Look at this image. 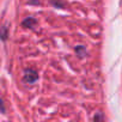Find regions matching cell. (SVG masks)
<instances>
[{
    "label": "cell",
    "instance_id": "1",
    "mask_svg": "<svg viewBox=\"0 0 122 122\" xmlns=\"http://www.w3.org/2000/svg\"><path fill=\"white\" fill-rule=\"evenodd\" d=\"M37 79H38V74H37V72H36L35 70H32V68L25 70V72H24V80H25V83L32 84V83H35Z\"/></svg>",
    "mask_w": 122,
    "mask_h": 122
},
{
    "label": "cell",
    "instance_id": "2",
    "mask_svg": "<svg viewBox=\"0 0 122 122\" xmlns=\"http://www.w3.org/2000/svg\"><path fill=\"white\" fill-rule=\"evenodd\" d=\"M35 24H36V19L32 18V17H29V18H26V19L23 22V25H24L25 28H32Z\"/></svg>",
    "mask_w": 122,
    "mask_h": 122
},
{
    "label": "cell",
    "instance_id": "3",
    "mask_svg": "<svg viewBox=\"0 0 122 122\" xmlns=\"http://www.w3.org/2000/svg\"><path fill=\"white\" fill-rule=\"evenodd\" d=\"M76 51L79 54L80 57H83V56L85 55V48H83V47H77V48H76Z\"/></svg>",
    "mask_w": 122,
    "mask_h": 122
},
{
    "label": "cell",
    "instance_id": "4",
    "mask_svg": "<svg viewBox=\"0 0 122 122\" xmlns=\"http://www.w3.org/2000/svg\"><path fill=\"white\" fill-rule=\"evenodd\" d=\"M6 35H7V32H6V26H3V34H1L3 40H6Z\"/></svg>",
    "mask_w": 122,
    "mask_h": 122
},
{
    "label": "cell",
    "instance_id": "5",
    "mask_svg": "<svg viewBox=\"0 0 122 122\" xmlns=\"http://www.w3.org/2000/svg\"><path fill=\"white\" fill-rule=\"evenodd\" d=\"M93 120H95V121H98V120H103V116H101V115H98V116H95V117H93Z\"/></svg>",
    "mask_w": 122,
    "mask_h": 122
}]
</instances>
